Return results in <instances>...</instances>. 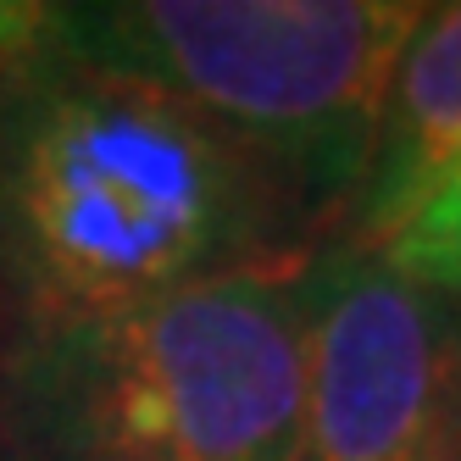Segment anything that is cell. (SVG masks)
<instances>
[{
  "label": "cell",
  "instance_id": "6da1fadb",
  "mask_svg": "<svg viewBox=\"0 0 461 461\" xmlns=\"http://www.w3.org/2000/svg\"><path fill=\"white\" fill-rule=\"evenodd\" d=\"M245 145L173 95L56 50L0 68V289L28 322L234 273Z\"/></svg>",
  "mask_w": 461,
  "mask_h": 461
},
{
  "label": "cell",
  "instance_id": "7a4b0ae2",
  "mask_svg": "<svg viewBox=\"0 0 461 461\" xmlns=\"http://www.w3.org/2000/svg\"><path fill=\"white\" fill-rule=\"evenodd\" d=\"M0 417L23 461H301L306 306L217 273L28 322Z\"/></svg>",
  "mask_w": 461,
  "mask_h": 461
},
{
  "label": "cell",
  "instance_id": "3957f363",
  "mask_svg": "<svg viewBox=\"0 0 461 461\" xmlns=\"http://www.w3.org/2000/svg\"><path fill=\"white\" fill-rule=\"evenodd\" d=\"M417 0H112L56 6L50 50L201 112L240 145L345 173L384 122Z\"/></svg>",
  "mask_w": 461,
  "mask_h": 461
},
{
  "label": "cell",
  "instance_id": "277c9868",
  "mask_svg": "<svg viewBox=\"0 0 461 461\" xmlns=\"http://www.w3.org/2000/svg\"><path fill=\"white\" fill-rule=\"evenodd\" d=\"M301 461H450V345L428 294L378 261L306 306Z\"/></svg>",
  "mask_w": 461,
  "mask_h": 461
},
{
  "label": "cell",
  "instance_id": "5b68a950",
  "mask_svg": "<svg viewBox=\"0 0 461 461\" xmlns=\"http://www.w3.org/2000/svg\"><path fill=\"white\" fill-rule=\"evenodd\" d=\"M456 161H461V0L422 17L401 68H394L378 122L373 222L417 201Z\"/></svg>",
  "mask_w": 461,
  "mask_h": 461
},
{
  "label": "cell",
  "instance_id": "8992f818",
  "mask_svg": "<svg viewBox=\"0 0 461 461\" xmlns=\"http://www.w3.org/2000/svg\"><path fill=\"white\" fill-rule=\"evenodd\" d=\"M373 245L378 267L411 289H461V161L394 217L373 222Z\"/></svg>",
  "mask_w": 461,
  "mask_h": 461
},
{
  "label": "cell",
  "instance_id": "52a82bcc",
  "mask_svg": "<svg viewBox=\"0 0 461 461\" xmlns=\"http://www.w3.org/2000/svg\"><path fill=\"white\" fill-rule=\"evenodd\" d=\"M50 17L56 6H0V68L50 50Z\"/></svg>",
  "mask_w": 461,
  "mask_h": 461
}]
</instances>
